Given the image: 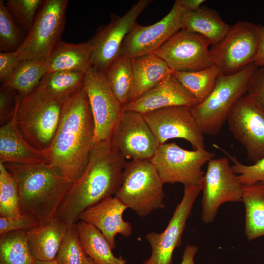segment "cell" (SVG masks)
Here are the masks:
<instances>
[{
  "label": "cell",
  "instance_id": "6da1fadb",
  "mask_svg": "<svg viewBox=\"0 0 264 264\" xmlns=\"http://www.w3.org/2000/svg\"><path fill=\"white\" fill-rule=\"evenodd\" d=\"M95 143L93 117L82 87L62 104L55 134L50 146L43 151L44 162L74 182L85 171Z\"/></svg>",
  "mask_w": 264,
  "mask_h": 264
},
{
  "label": "cell",
  "instance_id": "7a4b0ae2",
  "mask_svg": "<svg viewBox=\"0 0 264 264\" xmlns=\"http://www.w3.org/2000/svg\"><path fill=\"white\" fill-rule=\"evenodd\" d=\"M126 162L109 140L95 142L85 171L73 182L55 219L70 227L83 211L114 195L121 185Z\"/></svg>",
  "mask_w": 264,
  "mask_h": 264
},
{
  "label": "cell",
  "instance_id": "3957f363",
  "mask_svg": "<svg viewBox=\"0 0 264 264\" xmlns=\"http://www.w3.org/2000/svg\"><path fill=\"white\" fill-rule=\"evenodd\" d=\"M4 164L16 180L21 214L38 225L52 221L73 181L45 162Z\"/></svg>",
  "mask_w": 264,
  "mask_h": 264
},
{
  "label": "cell",
  "instance_id": "277c9868",
  "mask_svg": "<svg viewBox=\"0 0 264 264\" xmlns=\"http://www.w3.org/2000/svg\"><path fill=\"white\" fill-rule=\"evenodd\" d=\"M257 68L252 64L233 74H220L207 98L191 108L203 135H216L220 132L234 104L247 93Z\"/></svg>",
  "mask_w": 264,
  "mask_h": 264
},
{
  "label": "cell",
  "instance_id": "5b68a950",
  "mask_svg": "<svg viewBox=\"0 0 264 264\" xmlns=\"http://www.w3.org/2000/svg\"><path fill=\"white\" fill-rule=\"evenodd\" d=\"M149 160L127 162L115 197L142 217L165 207L163 185Z\"/></svg>",
  "mask_w": 264,
  "mask_h": 264
},
{
  "label": "cell",
  "instance_id": "8992f818",
  "mask_svg": "<svg viewBox=\"0 0 264 264\" xmlns=\"http://www.w3.org/2000/svg\"><path fill=\"white\" fill-rule=\"evenodd\" d=\"M62 105L44 96L36 88L21 97L13 118L24 139L44 151L51 144L60 120Z\"/></svg>",
  "mask_w": 264,
  "mask_h": 264
},
{
  "label": "cell",
  "instance_id": "52a82bcc",
  "mask_svg": "<svg viewBox=\"0 0 264 264\" xmlns=\"http://www.w3.org/2000/svg\"><path fill=\"white\" fill-rule=\"evenodd\" d=\"M68 0H44L34 24L16 51L19 59L46 60L61 41Z\"/></svg>",
  "mask_w": 264,
  "mask_h": 264
},
{
  "label": "cell",
  "instance_id": "ba28073f",
  "mask_svg": "<svg viewBox=\"0 0 264 264\" xmlns=\"http://www.w3.org/2000/svg\"><path fill=\"white\" fill-rule=\"evenodd\" d=\"M215 156L205 149H184L175 142L160 145L150 160L165 183H180L184 186L200 184L202 166Z\"/></svg>",
  "mask_w": 264,
  "mask_h": 264
},
{
  "label": "cell",
  "instance_id": "9c48e42d",
  "mask_svg": "<svg viewBox=\"0 0 264 264\" xmlns=\"http://www.w3.org/2000/svg\"><path fill=\"white\" fill-rule=\"evenodd\" d=\"M259 46L258 26L247 21H239L224 38L212 46L214 65L220 74L236 73L254 64Z\"/></svg>",
  "mask_w": 264,
  "mask_h": 264
},
{
  "label": "cell",
  "instance_id": "30bf717a",
  "mask_svg": "<svg viewBox=\"0 0 264 264\" xmlns=\"http://www.w3.org/2000/svg\"><path fill=\"white\" fill-rule=\"evenodd\" d=\"M201 184V220L206 224L213 221L221 204L242 201L243 185L227 157L213 158L207 162Z\"/></svg>",
  "mask_w": 264,
  "mask_h": 264
},
{
  "label": "cell",
  "instance_id": "8fae6325",
  "mask_svg": "<svg viewBox=\"0 0 264 264\" xmlns=\"http://www.w3.org/2000/svg\"><path fill=\"white\" fill-rule=\"evenodd\" d=\"M211 45L204 36L181 29L153 54L174 71H196L214 65Z\"/></svg>",
  "mask_w": 264,
  "mask_h": 264
},
{
  "label": "cell",
  "instance_id": "7c38bea8",
  "mask_svg": "<svg viewBox=\"0 0 264 264\" xmlns=\"http://www.w3.org/2000/svg\"><path fill=\"white\" fill-rule=\"evenodd\" d=\"M83 88L89 101L95 126V142L110 140L124 110L111 90L104 72L91 66L85 72Z\"/></svg>",
  "mask_w": 264,
  "mask_h": 264
},
{
  "label": "cell",
  "instance_id": "4fadbf2b",
  "mask_svg": "<svg viewBox=\"0 0 264 264\" xmlns=\"http://www.w3.org/2000/svg\"><path fill=\"white\" fill-rule=\"evenodd\" d=\"M227 121L248 159L254 163L264 158V110L249 94L247 93L234 104Z\"/></svg>",
  "mask_w": 264,
  "mask_h": 264
},
{
  "label": "cell",
  "instance_id": "5bb4252c",
  "mask_svg": "<svg viewBox=\"0 0 264 264\" xmlns=\"http://www.w3.org/2000/svg\"><path fill=\"white\" fill-rule=\"evenodd\" d=\"M109 141L118 154L131 160H150L159 146L143 115L126 110Z\"/></svg>",
  "mask_w": 264,
  "mask_h": 264
},
{
  "label": "cell",
  "instance_id": "9a60e30c",
  "mask_svg": "<svg viewBox=\"0 0 264 264\" xmlns=\"http://www.w3.org/2000/svg\"><path fill=\"white\" fill-rule=\"evenodd\" d=\"M152 0H139L123 16L112 14L110 22L99 27L89 40L93 46L91 66L105 72L119 55L122 44L137 23L139 15L151 3Z\"/></svg>",
  "mask_w": 264,
  "mask_h": 264
},
{
  "label": "cell",
  "instance_id": "2e32d148",
  "mask_svg": "<svg viewBox=\"0 0 264 264\" xmlns=\"http://www.w3.org/2000/svg\"><path fill=\"white\" fill-rule=\"evenodd\" d=\"M184 9L178 0L157 22L147 26L136 23L126 37L119 56L131 60L153 53L182 29Z\"/></svg>",
  "mask_w": 264,
  "mask_h": 264
},
{
  "label": "cell",
  "instance_id": "e0dca14e",
  "mask_svg": "<svg viewBox=\"0 0 264 264\" xmlns=\"http://www.w3.org/2000/svg\"><path fill=\"white\" fill-rule=\"evenodd\" d=\"M201 191V183L184 186L183 198L165 230L161 233L153 232L146 235V239L152 248V253L142 264H172L174 251L181 243L186 221Z\"/></svg>",
  "mask_w": 264,
  "mask_h": 264
},
{
  "label": "cell",
  "instance_id": "ac0fdd59",
  "mask_svg": "<svg viewBox=\"0 0 264 264\" xmlns=\"http://www.w3.org/2000/svg\"><path fill=\"white\" fill-rule=\"evenodd\" d=\"M143 115L159 145L169 139L181 138L188 141L194 150L205 149L204 135L191 108L171 107Z\"/></svg>",
  "mask_w": 264,
  "mask_h": 264
},
{
  "label": "cell",
  "instance_id": "d6986e66",
  "mask_svg": "<svg viewBox=\"0 0 264 264\" xmlns=\"http://www.w3.org/2000/svg\"><path fill=\"white\" fill-rule=\"evenodd\" d=\"M197 100L172 74L135 100L125 105L124 110L142 114L157 110L176 106L192 108Z\"/></svg>",
  "mask_w": 264,
  "mask_h": 264
},
{
  "label": "cell",
  "instance_id": "ffe728a7",
  "mask_svg": "<svg viewBox=\"0 0 264 264\" xmlns=\"http://www.w3.org/2000/svg\"><path fill=\"white\" fill-rule=\"evenodd\" d=\"M127 208L118 198L110 197L83 211L77 220L89 223L100 230L113 249L116 247L115 238L117 234L126 237L132 235V224L123 218Z\"/></svg>",
  "mask_w": 264,
  "mask_h": 264
},
{
  "label": "cell",
  "instance_id": "44dd1931",
  "mask_svg": "<svg viewBox=\"0 0 264 264\" xmlns=\"http://www.w3.org/2000/svg\"><path fill=\"white\" fill-rule=\"evenodd\" d=\"M45 162L43 151L32 146L23 137L13 119L0 128V162L38 164Z\"/></svg>",
  "mask_w": 264,
  "mask_h": 264
},
{
  "label": "cell",
  "instance_id": "7402d4cb",
  "mask_svg": "<svg viewBox=\"0 0 264 264\" xmlns=\"http://www.w3.org/2000/svg\"><path fill=\"white\" fill-rule=\"evenodd\" d=\"M93 46L89 41L72 44L61 41L45 60L47 73L86 72L91 66Z\"/></svg>",
  "mask_w": 264,
  "mask_h": 264
},
{
  "label": "cell",
  "instance_id": "603a6c76",
  "mask_svg": "<svg viewBox=\"0 0 264 264\" xmlns=\"http://www.w3.org/2000/svg\"><path fill=\"white\" fill-rule=\"evenodd\" d=\"M68 227L54 219L49 223L26 230L27 243L34 260H55Z\"/></svg>",
  "mask_w": 264,
  "mask_h": 264
},
{
  "label": "cell",
  "instance_id": "cb8c5ba5",
  "mask_svg": "<svg viewBox=\"0 0 264 264\" xmlns=\"http://www.w3.org/2000/svg\"><path fill=\"white\" fill-rule=\"evenodd\" d=\"M132 61L133 83L129 102L139 97L174 72L163 60L153 53Z\"/></svg>",
  "mask_w": 264,
  "mask_h": 264
},
{
  "label": "cell",
  "instance_id": "d4e9b609",
  "mask_svg": "<svg viewBox=\"0 0 264 264\" xmlns=\"http://www.w3.org/2000/svg\"><path fill=\"white\" fill-rule=\"evenodd\" d=\"M181 23L182 29L204 36L212 46L220 43L231 27L217 11L207 7H200L192 12L184 10Z\"/></svg>",
  "mask_w": 264,
  "mask_h": 264
},
{
  "label": "cell",
  "instance_id": "484cf974",
  "mask_svg": "<svg viewBox=\"0 0 264 264\" xmlns=\"http://www.w3.org/2000/svg\"><path fill=\"white\" fill-rule=\"evenodd\" d=\"M75 225L85 253L96 264H127L121 256H114L107 239L93 225L82 220H77Z\"/></svg>",
  "mask_w": 264,
  "mask_h": 264
},
{
  "label": "cell",
  "instance_id": "4316f807",
  "mask_svg": "<svg viewBox=\"0 0 264 264\" xmlns=\"http://www.w3.org/2000/svg\"><path fill=\"white\" fill-rule=\"evenodd\" d=\"M85 75L81 71L46 73L36 88L44 96L62 105L83 87Z\"/></svg>",
  "mask_w": 264,
  "mask_h": 264
},
{
  "label": "cell",
  "instance_id": "83f0119b",
  "mask_svg": "<svg viewBox=\"0 0 264 264\" xmlns=\"http://www.w3.org/2000/svg\"><path fill=\"white\" fill-rule=\"evenodd\" d=\"M244 234L249 241L264 238V183L243 186Z\"/></svg>",
  "mask_w": 264,
  "mask_h": 264
},
{
  "label": "cell",
  "instance_id": "f1b7e54d",
  "mask_svg": "<svg viewBox=\"0 0 264 264\" xmlns=\"http://www.w3.org/2000/svg\"><path fill=\"white\" fill-rule=\"evenodd\" d=\"M47 73L45 60L22 61L1 86L18 92L22 97L32 92Z\"/></svg>",
  "mask_w": 264,
  "mask_h": 264
},
{
  "label": "cell",
  "instance_id": "f546056e",
  "mask_svg": "<svg viewBox=\"0 0 264 264\" xmlns=\"http://www.w3.org/2000/svg\"><path fill=\"white\" fill-rule=\"evenodd\" d=\"M104 74L113 94L124 107L129 102L133 86L132 60L118 56L108 66Z\"/></svg>",
  "mask_w": 264,
  "mask_h": 264
},
{
  "label": "cell",
  "instance_id": "4dcf8cb0",
  "mask_svg": "<svg viewBox=\"0 0 264 264\" xmlns=\"http://www.w3.org/2000/svg\"><path fill=\"white\" fill-rule=\"evenodd\" d=\"M220 74V69L215 65L199 71L173 72L178 82L198 103L210 94Z\"/></svg>",
  "mask_w": 264,
  "mask_h": 264
},
{
  "label": "cell",
  "instance_id": "1f68e13d",
  "mask_svg": "<svg viewBox=\"0 0 264 264\" xmlns=\"http://www.w3.org/2000/svg\"><path fill=\"white\" fill-rule=\"evenodd\" d=\"M29 248L26 231H18L0 238V264H34Z\"/></svg>",
  "mask_w": 264,
  "mask_h": 264
},
{
  "label": "cell",
  "instance_id": "d6a6232c",
  "mask_svg": "<svg viewBox=\"0 0 264 264\" xmlns=\"http://www.w3.org/2000/svg\"><path fill=\"white\" fill-rule=\"evenodd\" d=\"M21 214L15 178L4 164L0 162V216L14 217Z\"/></svg>",
  "mask_w": 264,
  "mask_h": 264
},
{
  "label": "cell",
  "instance_id": "836d02e7",
  "mask_svg": "<svg viewBox=\"0 0 264 264\" xmlns=\"http://www.w3.org/2000/svg\"><path fill=\"white\" fill-rule=\"evenodd\" d=\"M26 34L18 25L6 7L0 0V50L2 52L17 51L24 42Z\"/></svg>",
  "mask_w": 264,
  "mask_h": 264
},
{
  "label": "cell",
  "instance_id": "e575fe53",
  "mask_svg": "<svg viewBox=\"0 0 264 264\" xmlns=\"http://www.w3.org/2000/svg\"><path fill=\"white\" fill-rule=\"evenodd\" d=\"M44 0H7L5 4L14 19L27 35L32 27Z\"/></svg>",
  "mask_w": 264,
  "mask_h": 264
},
{
  "label": "cell",
  "instance_id": "d590c367",
  "mask_svg": "<svg viewBox=\"0 0 264 264\" xmlns=\"http://www.w3.org/2000/svg\"><path fill=\"white\" fill-rule=\"evenodd\" d=\"M88 257L80 243L74 223L68 227L55 260L58 264H84Z\"/></svg>",
  "mask_w": 264,
  "mask_h": 264
},
{
  "label": "cell",
  "instance_id": "8d00e7d4",
  "mask_svg": "<svg viewBox=\"0 0 264 264\" xmlns=\"http://www.w3.org/2000/svg\"><path fill=\"white\" fill-rule=\"evenodd\" d=\"M214 146L222 151L232 161L231 168L238 176V179L243 186L250 185L258 182L264 183V158L252 165H245L238 161L235 156L229 154L220 147Z\"/></svg>",
  "mask_w": 264,
  "mask_h": 264
},
{
  "label": "cell",
  "instance_id": "74e56055",
  "mask_svg": "<svg viewBox=\"0 0 264 264\" xmlns=\"http://www.w3.org/2000/svg\"><path fill=\"white\" fill-rule=\"evenodd\" d=\"M21 97L16 90L0 86V121L3 125L11 120Z\"/></svg>",
  "mask_w": 264,
  "mask_h": 264
},
{
  "label": "cell",
  "instance_id": "f35d334b",
  "mask_svg": "<svg viewBox=\"0 0 264 264\" xmlns=\"http://www.w3.org/2000/svg\"><path fill=\"white\" fill-rule=\"evenodd\" d=\"M38 225L31 217L21 214L14 217H0V235L18 231H26Z\"/></svg>",
  "mask_w": 264,
  "mask_h": 264
},
{
  "label": "cell",
  "instance_id": "ab89813d",
  "mask_svg": "<svg viewBox=\"0 0 264 264\" xmlns=\"http://www.w3.org/2000/svg\"><path fill=\"white\" fill-rule=\"evenodd\" d=\"M247 93L264 110V67H258L250 82Z\"/></svg>",
  "mask_w": 264,
  "mask_h": 264
},
{
  "label": "cell",
  "instance_id": "60d3db41",
  "mask_svg": "<svg viewBox=\"0 0 264 264\" xmlns=\"http://www.w3.org/2000/svg\"><path fill=\"white\" fill-rule=\"evenodd\" d=\"M22 61L16 51L0 53V81L4 83L17 68Z\"/></svg>",
  "mask_w": 264,
  "mask_h": 264
},
{
  "label": "cell",
  "instance_id": "b9f144b4",
  "mask_svg": "<svg viewBox=\"0 0 264 264\" xmlns=\"http://www.w3.org/2000/svg\"><path fill=\"white\" fill-rule=\"evenodd\" d=\"M259 33V46L254 64L258 67H264V26L258 25Z\"/></svg>",
  "mask_w": 264,
  "mask_h": 264
},
{
  "label": "cell",
  "instance_id": "7bdbcfd3",
  "mask_svg": "<svg viewBox=\"0 0 264 264\" xmlns=\"http://www.w3.org/2000/svg\"><path fill=\"white\" fill-rule=\"evenodd\" d=\"M198 251L195 245H187L184 248L180 264H195L194 258Z\"/></svg>",
  "mask_w": 264,
  "mask_h": 264
},
{
  "label": "cell",
  "instance_id": "ee69618b",
  "mask_svg": "<svg viewBox=\"0 0 264 264\" xmlns=\"http://www.w3.org/2000/svg\"><path fill=\"white\" fill-rule=\"evenodd\" d=\"M185 11L195 12L198 10L205 1L204 0H178Z\"/></svg>",
  "mask_w": 264,
  "mask_h": 264
},
{
  "label": "cell",
  "instance_id": "f6af8a7d",
  "mask_svg": "<svg viewBox=\"0 0 264 264\" xmlns=\"http://www.w3.org/2000/svg\"><path fill=\"white\" fill-rule=\"evenodd\" d=\"M34 264H58V263L55 260L45 261L35 260Z\"/></svg>",
  "mask_w": 264,
  "mask_h": 264
},
{
  "label": "cell",
  "instance_id": "bcb514c9",
  "mask_svg": "<svg viewBox=\"0 0 264 264\" xmlns=\"http://www.w3.org/2000/svg\"><path fill=\"white\" fill-rule=\"evenodd\" d=\"M84 264H96L95 262L90 257H88Z\"/></svg>",
  "mask_w": 264,
  "mask_h": 264
},
{
  "label": "cell",
  "instance_id": "7dc6e473",
  "mask_svg": "<svg viewBox=\"0 0 264 264\" xmlns=\"http://www.w3.org/2000/svg\"></svg>",
  "mask_w": 264,
  "mask_h": 264
}]
</instances>
